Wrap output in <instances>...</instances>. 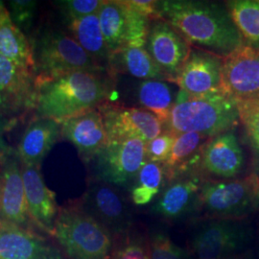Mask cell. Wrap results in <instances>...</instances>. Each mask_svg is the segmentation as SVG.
I'll use <instances>...</instances> for the list:
<instances>
[{
    "label": "cell",
    "instance_id": "e575fe53",
    "mask_svg": "<svg viewBox=\"0 0 259 259\" xmlns=\"http://www.w3.org/2000/svg\"><path fill=\"white\" fill-rule=\"evenodd\" d=\"M240 121L253 154L259 152V108L240 111Z\"/></svg>",
    "mask_w": 259,
    "mask_h": 259
},
{
    "label": "cell",
    "instance_id": "6da1fadb",
    "mask_svg": "<svg viewBox=\"0 0 259 259\" xmlns=\"http://www.w3.org/2000/svg\"><path fill=\"white\" fill-rule=\"evenodd\" d=\"M166 20L192 46L226 58L244 46L243 38L225 5L199 0L157 1Z\"/></svg>",
    "mask_w": 259,
    "mask_h": 259
},
{
    "label": "cell",
    "instance_id": "7a4b0ae2",
    "mask_svg": "<svg viewBox=\"0 0 259 259\" xmlns=\"http://www.w3.org/2000/svg\"><path fill=\"white\" fill-rule=\"evenodd\" d=\"M35 116L63 122L107 103L113 89L108 72L77 70L36 78Z\"/></svg>",
    "mask_w": 259,
    "mask_h": 259
},
{
    "label": "cell",
    "instance_id": "d6986e66",
    "mask_svg": "<svg viewBox=\"0 0 259 259\" xmlns=\"http://www.w3.org/2000/svg\"><path fill=\"white\" fill-rule=\"evenodd\" d=\"M61 135L74 145L87 164L109 142L98 108L61 122Z\"/></svg>",
    "mask_w": 259,
    "mask_h": 259
},
{
    "label": "cell",
    "instance_id": "4316f807",
    "mask_svg": "<svg viewBox=\"0 0 259 259\" xmlns=\"http://www.w3.org/2000/svg\"><path fill=\"white\" fill-rule=\"evenodd\" d=\"M136 96L142 109L166 123L176 100L169 83L163 80H144L139 83Z\"/></svg>",
    "mask_w": 259,
    "mask_h": 259
},
{
    "label": "cell",
    "instance_id": "83f0119b",
    "mask_svg": "<svg viewBox=\"0 0 259 259\" xmlns=\"http://www.w3.org/2000/svg\"><path fill=\"white\" fill-rule=\"evenodd\" d=\"M245 47L259 49V0H231L226 2Z\"/></svg>",
    "mask_w": 259,
    "mask_h": 259
},
{
    "label": "cell",
    "instance_id": "8992f818",
    "mask_svg": "<svg viewBox=\"0 0 259 259\" xmlns=\"http://www.w3.org/2000/svg\"><path fill=\"white\" fill-rule=\"evenodd\" d=\"M200 200L201 208L214 219H241L259 207L258 177L252 173L243 179L204 181Z\"/></svg>",
    "mask_w": 259,
    "mask_h": 259
},
{
    "label": "cell",
    "instance_id": "8d00e7d4",
    "mask_svg": "<svg viewBox=\"0 0 259 259\" xmlns=\"http://www.w3.org/2000/svg\"><path fill=\"white\" fill-rule=\"evenodd\" d=\"M253 174L259 177V152L253 155Z\"/></svg>",
    "mask_w": 259,
    "mask_h": 259
},
{
    "label": "cell",
    "instance_id": "cb8c5ba5",
    "mask_svg": "<svg viewBox=\"0 0 259 259\" xmlns=\"http://www.w3.org/2000/svg\"><path fill=\"white\" fill-rule=\"evenodd\" d=\"M0 54L35 75L31 40L13 22L7 7L0 12Z\"/></svg>",
    "mask_w": 259,
    "mask_h": 259
},
{
    "label": "cell",
    "instance_id": "836d02e7",
    "mask_svg": "<svg viewBox=\"0 0 259 259\" xmlns=\"http://www.w3.org/2000/svg\"><path fill=\"white\" fill-rule=\"evenodd\" d=\"M177 136L169 131H163L158 137L146 143L147 161L164 163L171 154Z\"/></svg>",
    "mask_w": 259,
    "mask_h": 259
},
{
    "label": "cell",
    "instance_id": "30bf717a",
    "mask_svg": "<svg viewBox=\"0 0 259 259\" xmlns=\"http://www.w3.org/2000/svg\"><path fill=\"white\" fill-rule=\"evenodd\" d=\"M223 92L239 112L259 108V49L243 46L224 59Z\"/></svg>",
    "mask_w": 259,
    "mask_h": 259
},
{
    "label": "cell",
    "instance_id": "ffe728a7",
    "mask_svg": "<svg viewBox=\"0 0 259 259\" xmlns=\"http://www.w3.org/2000/svg\"><path fill=\"white\" fill-rule=\"evenodd\" d=\"M22 179L30 216L37 228L52 239L60 209L55 192L45 183L39 168L22 164Z\"/></svg>",
    "mask_w": 259,
    "mask_h": 259
},
{
    "label": "cell",
    "instance_id": "ba28073f",
    "mask_svg": "<svg viewBox=\"0 0 259 259\" xmlns=\"http://www.w3.org/2000/svg\"><path fill=\"white\" fill-rule=\"evenodd\" d=\"M98 19L110 54L123 47H145L152 19L131 0H104Z\"/></svg>",
    "mask_w": 259,
    "mask_h": 259
},
{
    "label": "cell",
    "instance_id": "8fae6325",
    "mask_svg": "<svg viewBox=\"0 0 259 259\" xmlns=\"http://www.w3.org/2000/svg\"><path fill=\"white\" fill-rule=\"evenodd\" d=\"M79 202L87 212L111 232L114 239L135 228L129 204L117 187L90 179Z\"/></svg>",
    "mask_w": 259,
    "mask_h": 259
},
{
    "label": "cell",
    "instance_id": "603a6c76",
    "mask_svg": "<svg viewBox=\"0 0 259 259\" xmlns=\"http://www.w3.org/2000/svg\"><path fill=\"white\" fill-rule=\"evenodd\" d=\"M108 72L112 78L117 73H124L142 81L168 80L166 75L152 59L145 47H123L111 54Z\"/></svg>",
    "mask_w": 259,
    "mask_h": 259
},
{
    "label": "cell",
    "instance_id": "5bb4252c",
    "mask_svg": "<svg viewBox=\"0 0 259 259\" xmlns=\"http://www.w3.org/2000/svg\"><path fill=\"white\" fill-rule=\"evenodd\" d=\"M109 142L140 139L147 143L158 137L164 124L154 113L142 108H130L111 103L98 107Z\"/></svg>",
    "mask_w": 259,
    "mask_h": 259
},
{
    "label": "cell",
    "instance_id": "9a60e30c",
    "mask_svg": "<svg viewBox=\"0 0 259 259\" xmlns=\"http://www.w3.org/2000/svg\"><path fill=\"white\" fill-rule=\"evenodd\" d=\"M145 49L168 80L174 82L190 55L192 47L166 20L157 19L150 24Z\"/></svg>",
    "mask_w": 259,
    "mask_h": 259
},
{
    "label": "cell",
    "instance_id": "9c48e42d",
    "mask_svg": "<svg viewBox=\"0 0 259 259\" xmlns=\"http://www.w3.org/2000/svg\"><path fill=\"white\" fill-rule=\"evenodd\" d=\"M0 225L47 236L30 216L22 179V164L14 148L0 163Z\"/></svg>",
    "mask_w": 259,
    "mask_h": 259
},
{
    "label": "cell",
    "instance_id": "2e32d148",
    "mask_svg": "<svg viewBox=\"0 0 259 259\" xmlns=\"http://www.w3.org/2000/svg\"><path fill=\"white\" fill-rule=\"evenodd\" d=\"M224 58L200 48L190 55L174 82L191 96H204L223 92Z\"/></svg>",
    "mask_w": 259,
    "mask_h": 259
},
{
    "label": "cell",
    "instance_id": "d6a6232c",
    "mask_svg": "<svg viewBox=\"0 0 259 259\" xmlns=\"http://www.w3.org/2000/svg\"><path fill=\"white\" fill-rule=\"evenodd\" d=\"M104 0H61L55 1L56 6L64 16L65 21L80 19L97 14Z\"/></svg>",
    "mask_w": 259,
    "mask_h": 259
},
{
    "label": "cell",
    "instance_id": "44dd1931",
    "mask_svg": "<svg viewBox=\"0 0 259 259\" xmlns=\"http://www.w3.org/2000/svg\"><path fill=\"white\" fill-rule=\"evenodd\" d=\"M0 259H65L49 237L0 225Z\"/></svg>",
    "mask_w": 259,
    "mask_h": 259
},
{
    "label": "cell",
    "instance_id": "4dcf8cb0",
    "mask_svg": "<svg viewBox=\"0 0 259 259\" xmlns=\"http://www.w3.org/2000/svg\"><path fill=\"white\" fill-rule=\"evenodd\" d=\"M151 259H188L184 249L176 245L163 232H153L148 236Z\"/></svg>",
    "mask_w": 259,
    "mask_h": 259
},
{
    "label": "cell",
    "instance_id": "5b68a950",
    "mask_svg": "<svg viewBox=\"0 0 259 259\" xmlns=\"http://www.w3.org/2000/svg\"><path fill=\"white\" fill-rule=\"evenodd\" d=\"M35 77H53L77 70L108 72L70 35L44 28L31 39Z\"/></svg>",
    "mask_w": 259,
    "mask_h": 259
},
{
    "label": "cell",
    "instance_id": "d590c367",
    "mask_svg": "<svg viewBox=\"0 0 259 259\" xmlns=\"http://www.w3.org/2000/svg\"><path fill=\"white\" fill-rule=\"evenodd\" d=\"M14 126L0 114V163L4 160V158L9 154L12 147L10 146L5 139V134L12 129Z\"/></svg>",
    "mask_w": 259,
    "mask_h": 259
},
{
    "label": "cell",
    "instance_id": "484cf974",
    "mask_svg": "<svg viewBox=\"0 0 259 259\" xmlns=\"http://www.w3.org/2000/svg\"><path fill=\"white\" fill-rule=\"evenodd\" d=\"M70 36L93 60L108 71L110 52L98 19V14H93L80 19L66 21ZM109 73V72H108Z\"/></svg>",
    "mask_w": 259,
    "mask_h": 259
},
{
    "label": "cell",
    "instance_id": "ac0fdd59",
    "mask_svg": "<svg viewBox=\"0 0 259 259\" xmlns=\"http://www.w3.org/2000/svg\"><path fill=\"white\" fill-rule=\"evenodd\" d=\"M245 157L234 129L208 139L202 149L201 167L212 176L232 180L239 175Z\"/></svg>",
    "mask_w": 259,
    "mask_h": 259
},
{
    "label": "cell",
    "instance_id": "e0dca14e",
    "mask_svg": "<svg viewBox=\"0 0 259 259\" xmlns=\"http://www.w3.org/2000/svg\"><path fill=\"white\" fill-rule=\"evenodd\" d=\"M200 177L188 174L169 182L160 192L152 212L168 221H178L186 218L201 208Z\"/></svg>",
    "mask_w": 259,
    "mask_h": 259
},
{
    "label": "cell",
    "instance_id": "d4e9b609",
    "mask_svg": "<svg viewBox=\"0 0 259 259\" xmlns=\"http://www.w3.org/2000/svg\"><path fill=\"white\" fill-rule=\"evenodd\" d=\"M208 139L197 133H184L177 136L171 154L163 163L168 182L192 174L190 172L193 168L201 165L202 149Z\"/></svg>",
    "mask_w": 259,
    "mask_h": 259
},
{
    "label": "cell",
    "instance_id": "f546056e",
    "mask_svg": "<svg viewBox=\"0 0 259 259\" xmlns=\"http://www.w3.org/2000/svg\"><path fill=\"white\" fill-rule=\"evenodd\" d=\"M111 259H151L148 237L134 228L114 239Z\"/></svg>",
    "mask_w": 259,
    "mask_h": 259
},
{
    "label": "cell",
    "instance_id": "7c38bea8",
    "mask_svg": "<svg viewBox=\"0 0 259 259\" xmlns=\"http://www.w3.org/2000/svg\"><path fill=\"white\" fill-rule=\"evenodd\" d=\"M37 104L35 75L0 54V114L15 127Z\"/></svg>",
    "mask_w": 259,
    "mask_h": 259
},
{
    "label": "cell",
    "instance_id": "52a82bcc",
    "mask_svg": "<svg viewBox=\"0 0 259 259\" xmlns=\"http://www.w3.org/2000/svg\"><path fill=\"white\" fill-rule=\"evenodd\" d=\"M146 161V143L130 139L108 142L88 165L92 180L130 190Z\"/></svg>",
    "mask_w": 259,
    "mask_h": 259
},
{
    "label": "cell",
    "instance_id": "1f68e13d",
    "mask_svg": "<svg viewBox=\"0 0 259 259\" xmlns=\"http://www.w3.org/2000/svg\"><path fill=\"white\" fill-rule=\"evenodd\" d=\"M9 13L13 22L26 35L30 34L35 22L37 1L11 0L8 2Z\"/></svg>",
    "mask_w": 259,
    "mask_h": 259
},
{
    "label": "cell",
    "instance_id": "4fadbf2b",
    "mask_svg": "<svg viewBox=\"0 0 259 259\" xmlns=\"http://www.w3.org/2000/svg\"><path fill=\"white\" fill-rule=\"evenodd\" d=\"M248 229L235 220L214 219L193 233L190 247L196 259H227L248 243Z\"/></svg>",
    "mask_w": 259,
    "mask_h": 259
},
{
    "label": "cell",
    "instance_id": "f1b7e54d",
    "mask_svg": "<svg viewBox=\"0 0 259 259\" xmlns=\"http://www.w3.org/2000/svg\"><path fill=\"white\" fill-rule=\"evenodd\" d=\"M167 181L166 172L162 163L146 161L130 189L131 199L136 205H146L160 193Z\"/></svg>",
    "mask_w": 259,
    "mask_h": 259
},
{
    "label": "cell",
    "instance_id": "74e56055",
    "mask_svg": "<svg viewBox=\"0 0 259 259\" xmlns=\"http://www.w3.org/2000/svg\"><path fill=\"white\" fill-rule=\"evenodd\" d=\"M6 6H5V4H4V2L3 1H1L0 0V12L2 11V10L4 9Z\"/></svg>",
    "mask_w": 259,
    "mask_h": 259
},
{
    "label": "cell",
    "instance_id": "277c9868",
    "mask_svg": "<svg viewBox=\"0 0 259 259\" xmlns=\"http://www.w3.org/2000/svg\"><path fill=\"white\" fill-rule=\"evenodd\" d=\"M52 240L65 259H111L114 238L79 200L60 206Z\"/></svg>",
    "mask_w": 259,
    "mask_h": 259
},
{
    "label": "cell",
    "instance_id": "f35d334b",
    "mask_svg": "<svg viewBox=\"0 0 259 259\" xmlns=\"http://www.w3.org/2000/svg\"><path fill=\"white\" fill-rule=\"evenodd\" d=\"M258 179H259V177H258Z\"/></svg>",
    "mask_w": 259,
    "mask_h": 259
},
{
    "label": "cell",
    "instance_id": "7402d4cb",
    "mask_svg": "<svg viewBox=\"0 0 259 259\" xmlns=\"http://www.w3.org/2000/svg\"><path fill=\"white\" fill-rule=\"evenodd\" d=\"M61 135V123L58 121L35 116L22 133L16 149L23 165L39 168Z\"/></svg>",
    "mask_w": 259,
    "mask_h": 259
},
{
    "label": "cell",
    "instance_id": "3957f363",
    "mask_svg": "<svg viewBox=\"0 0 259 259\" xmlns=\"http://www.w3.org/2000/svg\"><path fill=\"white\" fill-rule=\"evenodd\" d=\"M238 105L226 93L191 96L180 90L165 131L174 135L197 133L210 139L239 124Z\"/></svg>",
    "mask_w": 259,
    "mask_h": 259
}]
</instances>
